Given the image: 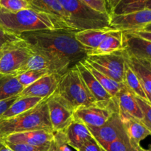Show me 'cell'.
Here are the masks:
<instances>
[{
	"label": "cell",
	"instance_id": "47",
	"mask_svg": "<svg viewBox=\"0 0 151 151\" xmlns=\"http://www.w3.org/2000/svg\"><path fill=\"white\" fill-rule=\"evenodd\" d=\"M25 1H28V2H29V4H30V3H31V1H32V0H25Z\"/></svg>",
	"mask_w": 151,
	"mask_h": 151
},
{
	"label": "cell",
	"instance_id": "1",
	"mask_svg": "<svg viewBox=\"0 0 151 151\" xmlns=\"http://www.w3.org/2000/svg\"><path fill=\"white\" fill-rule=\"evenodd\" d=\"M76 32L69 29H47L23 32L19 36L33 52L41 55L49 62L52 73L61 77L91 51L77 41Z\"/></svg>",
	"mask_w": 151,
	"mask_h": 151
},
{
	"label": "cell",
	"instance_id": "27",
	"mask_svg": "<svg viewBox=\"0 0 151 151\" xmlns=\"http://www.w3.org/2000/svg\"><path fill=\"white\" fill-rule=\"evenodd\" d=\"M32 70H49L51 72L49 62L41 55L35 52L25 61L16 75L24 72Z\"/></svg>",
	"mask_w": 151,
	"mask_h": 151
},
{
	"label": "cell",
	"instance_id": "26",
	"mask_svg": "<svg viewBox=\"0 0 151 151\" xmlns=\"http://www.w3.org/2000/svg\"><path fill=\"white\" fill-rule=\"evenodd\" d=\"M147 0H121L110 15H124L145 10Z\"/></svg>",
	"mask_w": 151,
	"mask_h": 151
},
{
	"label": "cell",
	"instance_id": "32",
	"mask_svg": "<svg viewBox=\"0 0 151 151\" xmlns=\"http://www.w3.org/2000/svg\"><path fill=\"white\" fill-rule=\"evenodd\" d=\"M136 99L143 114L142 122L151 133V103L136 96Z\"/></svg>",
	"mask_w": 151,
	"mask_h": 151
},
{
	"label": "cell",
	"instance_id": "8",
	"mask_svg": "<svg viewBox=\"0 0 151 151\" xmlns=\"http://www.w3.org/2000/svg\"><path fill=\"white\" fill-rule=\"evenodd\" d=\"M88 128L93 138L103 148L126 134L119 112L113 113L109 120L102 126L88 127Z\"/></svg>",
	"mask_w": 151,
	"mask_h": 151
},
{
	"label": "cell",
	"instance_id": "2",
	"mask_svg": "<svg viewBox=\"0 0 151 151\" xmlns=\"http://www.w3.org/2000/svg\"><path fill=\"white\" fill-rule=\"evenodd\" d=\"M0 26L7 32L17 35L31 31L68 29L55 18L32 8L10 12L1 7H0Z\"/></svg>",
	"mask_w": 151,
	"mask_h": 151
},
{
	"label": "cell",
	"instance_id": "36",
	"mask_svg": "<svg viewBox=\"0 0 151 151\" xmlns=\"http://www.w3.org/2000/svg\"><path fill=\"white\" fill-rule=\"evenodd\" d=\"M137 75L138 77L139 80V82L141 83L143 91H144L145 94L147 97V102L151 103V81L147 78L142 76V75Z\"/></svg>",
	"mask_w": 151,
	"mask_h": 151
},
{
	"label": "cell",
	"instance_id": "25",
	"mask_svg": "<svg viewBox=\"0 0 151 151\" xmlns=\"http://www.w3.org/2000/svg\"><path fill=\"white\" fill-rule=\"evenodd\" d=\"M123 83L136 96L147 101V97H146L144 91H143V88L142 87L141 83H140L137 74L127 64V63L126 65H125V75H124Z\"/></svg>",
	"mask_w": 151,
	"mask_h": 151
},
{
	"label": "cell",
	"instance_id": "20",
	"mask_svg": "<svg viewBox=\"0 0 151 151\" xmlns=\"http://www.w3.org/2000/svg\"><path fill=\"white\" fill-rule=\"evenodd\" d=\"M123 50V32L114 29L103 39L97 48L91 50L88 55L110 54Z\"/></svg>",
	"mask_w": 151,
	"mask_h": 151
},
{
	"label": "cell",
	"instance_id": "43",
	"mask_svg": "<svg viewBox=\"0 0 151 151\" xmlns=\"http://www.w3.org/2000/svg\"><path fill=\"white\" fill-rule=\"evenodd\" d=\"M48 151H57L56 150V147H55V143L53 140L51 142V143H50V145L48 149Z\"/></svg>",
	"mask_w": 151,
	"mask_h": 151
},
{
	"label": "cell",
	"instance_id": "31",
	"mask_svg": "<svg viewBox=\"0 0 151 151\" xmlns=\"http://www.w3.org/2000/svg\"><path fill=\"white\" fill-rule=\"evenodd\" d=\"M0 7L10 12L31 8L30 4L25 0H0Z\"/></svg>",
	"mask_w": 151,
	"mask_h": 151
},
{
	"label": "cell",
	"instance_id": "12",
	"mask_svg": "<svg viewBox=\"0 0 151 151\" xmlns=\"http://www.w3.org/2000/svg\"><path fill=\"white\" fill-rule=\"evenodd\" d=\"M60 76L55 73L46 75L24 88L19 97H37L48 99L51 97L58 88Z\"/></svg>",
	"mask_w": 151,
	"mask_h": 151
},
{
	"label": "cell",
	"instance_id": "15",
	"mask_svg": "<svg viewBox=\"0 0 151 151\" xmlns=\"http://www.w3.org/2000/svg\"><path fill=\"white\" fill-rule=\"evenodd\" d=\"M119 114L131 143L137 148H142L140 142L147 137L151 136L150 131L139 119L121 111H119Z\"/></svg>",
	"mask_w": 151,
	"mask_h": 151
},
{
	"label": "cell",
	"instance_id": "11",
	"mask_svg": "<svg viewBox=\"0 0 151 151\" xmlns=\"http://www.w3.org/2000/svg\"><path fill=\"white\" fill-rule=\"evenodd\" d=\"M114 111L97 105L81 107L75 111L74 118L85 124L87 127H100L109 119Z\"/></svg>",
	"mask_w": 151,
	"mask_h": 151
},
{
	"label": "cell",
	"instance_id": "3",
	"mask_svg": "<svg viewBox=\"0 0 151 151\" xmlns=\"http://www.w3.org/2000/svg\"><path fill=\"white\" fill-rule=\"evenodd\" d=\"M54 94L70 107L74 112L81 107L97 105L76 65L60 77Z\"/></svg>",
	"mask_w": 151,
	"mask_h": 151
},
{
	"label": "cell",
	"instance_id": "10",
	"mask_svg": "<svg viewBox=\"0 0 151 151\" xmlns=\"http://www.w3.org/2000/svg\"><path fill=\"white\" fill-rule=\"evenodd\" d=\"M151 23V10H139L124 15H110L112 28L122 32L141 30Z\"/></svg>",
	"mask_w": 151,
	"mask_h": 151
},
{
	"label": "cell",
	"instance_id": "46",
	"mask_svg": "<svg viewBox=\"0 0 151 151\" xmlns=\"http://www.w3.org/2000/svg\"><path fill=\"white\" fill-rule=\"evenodd\" d=\"M140 151H151V145H150V147H149V148L147 149V150H146V149H144V148H142Z\"/></svg>",
	"mask_w": 151,
	"mask_h": 151
},
{
	"label": "cell",
	"instance_id": "18",
	"mask_svg": "<svg viewBox=\"0 0 151 151\" xmlns=\"http://www.w3.org/2000/svg\"><path fill=\"white\" fill-rule=\"evenodd\" d=\"M63 131L69 145L77 151L87 140L92 138L88 127L75 118Z\"/></svg>",
	"mask_w": 151,
	"mask_h": 151
},
{
	"label": "cell",
	"instance_id": "39",
	"mask_svg": "<svg viewBox=\"0 0 151 151\" xmlns=\"http://www.w3.org/2000/svg\"><path fill=\"white\" fill-rule=\"evenodd\" d=\"M18 97H19V96H16V97L7 99V100H1V101H0V118H1V116L4 114V112L10 107V106L14 103V101L18 98Z\"/></svg>",
	"mask_w": 151,
	"mask_h": 151
},
{
	"label": "cell",
	"instance_id": "4",
	"mask_svg": "<svg viewBox=\"0 0 151 151\" xmlns=\"http://www.w3.org/2000/svg\"><path fill=\"white\" fill-rule=\"evenodd\" d=\"M47 100L18 116L0 119V139L15 133L37 130L52 131Z\"/></svg>",
	"mask_w": 151,
	"mask_h": 151
},
{
	"label": "cell",
	"instance_id": "6",
	"mask_svg": "<svg viewBox=\"0 0 151 151\" xmlns=\"http://www.w3.org/2000/svg\"><path fill=\"white\" fill-rule=\"evenodd\" d=\"M33 53L29 44L20 36L6 42L0 50V74L16 75Z\"/></svg>",
	"mask_w": 151,
	"mask_h": 151
},
{
	"label": "cell",
	"instance_id": "9",
	"mask_svg": "<svg viewBox=\"0 0 151 151\" xmlns=\"http://www.w3.org/2000/svg\"><path fill=\"white\" fill-rule=\"evenodd\" d=\"M47 104L52 131H64L73 120L74 111L55 94L47 99Z\"/></svg>",
	"mask_w": 151,
	"mask_h": 151
},
{
	"label": "cell",
	"instance_id": "45",
	"mask_svg": "<svg viewBox=\"0 0 151 151\" xmlns=\"http://www.w3.org/2000/svg\"><path fill=\"white\" fill-rule=\"evenodd\" d=\"M142 30H145V31H147V32H151V23L148 24L147 25H146L144 28H143Z\"/></svg>",
	"mask_w": 151,
	"mask_h": 151
},
{
	"label": "cell",
	"instance_id": "24",
	"mask_svg": "<svg viewBox=\"0 0 151 151\" xmlns=\"http://www.w3.org/2000/svg\"><path fill=\"white\" fill-rule=\"evenodd\" d=\"M83 63L86 66V67L88 68V70L91 72V73L94 76V78L98 81V82L101 84L102 86L108 91L109 94L112 97L114 98L116 97V95L117 94V93L120 91L121 88L124 86L123 83H118L116 81H114L111 78H109V77L106 76V75H103L102 73H100V72H98L97 70H96L94 68H93L92 66H90L85 60H82Z\"/></svg>",
	"mask_w": 151,
	"mask_h": 151
},
{
	"label": "cell",
	"instance_id": "7",
	"mask_svg": "<svg viewBox=\"0 0 151 151\" xmlns=\"http://www.w3.org/2000/svg\"><path fill=\"white\" fill-rule=\"evenodd\" d=\"M76 66L88 91L95 100L97 106L111 109L114 111L119 112V109L115 98L112 97L102 86L101 84L94 78L88 68L86 67L85 65L83 63L82 60L76 64Z\"/></svg>",
	"mask_w": 151,
	"mask_h": 151
},
{
	"label": "cell",
	"instance_id": "49",
	"mask_svg": "<svg viewBox=\"0 0 151 151\" xmlns=\"http://www.w3.org/2000/svg\"><path fill=\"white\" fill-rule=\"evenodd\" d=\"M1 139H0V145H1Z\"/></svg>",
	"mask_w": 151,
	"mask_h": 151
},
{
	"label": "cell",
	"instance_id": "16",
	"mask_svg": "<svg viewBox=\"0 0 151 151\" xmlns=\"http://www.w3.org/2000/svg\"><path fill=\"white\" fill-rule=\"evenodd\" d=\"M125 58L126 52L125 50L104 55H88L86 58L90 61L95 63L111 72L116 74L124 79L125 71Z\"/></svg>",
	"mask_w": 151,
	"mask_h": 151
},
{
	"label": "cell",
	"instance_id": "42",
	"mask_svg": "<svg viewBox=\"0 0 151 151\" xmlns=\"http://www.w3.org/2000/svg\"><path fill=\"white\" fill-rule=\"evenodd\" d=\"M0 151H13V150H11L9 147H7V146L4 144L3 140L1 139V145H0Z\"/></svg>",
	"mask_w": 151,
	"mask_h": 151
},
{
	"label": "cell",
	"instance_id": "37",
	"mask_svg": "<svg viewBox=\"0 0 151 151\" xmlns=\"http://www.w3.org/2000/svg\"><path fill=\"white\" fill-rule=\"evenodd\" d=\"M102 147L94 138L87 140L78 151H101Z\"/></svg>",
	"mask_w": 151,
	"mask_h": 151
},
{
	"label": "cell",
	"instance_id": "17",
	"mask_svg": "<svg viewBox=\"0 0 151 151\" xmlns=\"http://www.w3.org/2000/svg\"><path fill=\"white\" fill-rule=\"evenodd\" d=\"M31 8L42 12L55 18L65 25L68 29H73L70 24V18L58 0H32Z\"/></svg>",
	"mask_w": 151,
	"mask_h": 151
},
{
	"label": "cell",
	"instance_id": "48",
	"mask_svg": "<svg viewBox=\"0 0 151 151\" xmlns=\"http://www.w3.org/2000/svg\"><path fill=\"white\" fill-rule=\"evenodd\" d=\"M101 151H106V150H105V149L103 148V147H102V148H101Z\"/></svg>",
	"mask_w": 151,
	"mask_h": 151
},
{
	"label": "cell",
	"instance_id": "38",
	"mask_svg": "<svg viewBox=\"0 0 151 151\" xmlns=\"http://www.w3.org/2000/svg\"><path fill=\"white\" fill-rule=\"evenodd\" d=\"M18 38H19V35L7 32L4 28L0 26V50L6 42L11 41V40L16 39Z\"/></svg>",
	"mask_w": 151,
	"mask_h": 151
},
{
	"label": "cell",
	"instance_id": "21",
	"mask_svg": "<svg viewBox=\"0 0 151 151\" xmlns=\"http://www.w3.org/2000/svg\"><path fill=\"white\" fill-rule=\"evenodd\" d=\"M114 29H115L110 27L77 31L75 38L80 44L92 50L97 48L103 39Z\"/></svg>",
	"mask_w": 151,
	"mask_h": 151
},
{
	"label": "cell",
	"instance_id": "5",
	"mask_svg": "<svg viewBox=\"0 0 151 151\" xmlns=\"http://www.w3.org/2000/svg\"><path fill=\"white\" fill-rule=\"evenodd\" d=\"M58 1L69 14L70 24L75 30L111 27L109 15L103 14L92 10L81 0Z\"/></svg>",
	"mask_w": 151,
	"mask_h": 151
},
{
	"label": "cell",
	"instance_id": "22",
	"mask_svg": "<svg viewBox=\"0 0 151 151\" xmlns=\"http://www.w3.org/2000/svg\"><path fill=\"white\" fill-rule=\"evenodd\" d=\"M45 99L37 97H19L6 111L0 119H8L33 109Z\"/></svg>",
	"mask_w": 151,
	"mask_h": 151
},
{
	"label": "cell",
	"instance_id": "33",
	"mask_svg": "<svg viewBox=\"0 0 151 151\" xmlns=\"http://www.w3.org/2000/svg\"><path fill=\"white\" fill-rule=\"evenodd\" d=\"M3 142L7 147H10L13 151H48L50 145V144H49L41 146H34L26 144H13V143L7 142L4 140Z\"/></svg>",
	"mask_w": 151,
	"mask_h": 151
},
{
	"label": "cell",
	"instance_id": "14",
	"mask_svg": "<svg viewBox=\"0 0 151 151\" xmlns=\"http://www.w3.org/2000/svg\"><path fill=\"white\" fill-rule=\"evenodd\" d=\"M7 142L13 144H26L34 146L49 145L54 139V131L37 130L15 133L1 138Z\"/></svg>",
	"mask_w": 151,
	"mask_h": 151
},
{
	"label": "cell",
	"instance_id": "19",
	"mask_svg": "<svg viewBox=\"0 0 151 151\" xmlns=\"http://www.w3.org/2000/svg\"><path fill=\"white\" fill-rule=\"evenodd\" d=\"M119 111H124L131 116L142 120L143 114L136 99V95L124 85L114 97Z\"/></svg>",
	"mask_w": 151,
	"mask_h": 151
},
{
	"label": "cell",
	"instance_id": "44",
	"mask_svg": "<svg viewBox=\"0 0 151 151\" xmlns=\"http://www.w3.org/2000/svg\"><path fill=\"white\" fill-rule=\"evenodd\" d=\"M145 9H147V10H151V0H147L145 3Z\"/></svg>",
	"mask_w": 151,
	"mask_h": 151
},
{
	"label": "cell",
	"instance_id": "13",
	"mask_svg": "<svg viewBox=\"0 0 151 151\" xmlns=\"http://www.w3.org/2000/svg\"><path fill=\"white\" fill-rule=\"evenodd\" d=\"M123 48L128 56L151 63V41L131 32H123Z\"/></svg>",
	"mask_w": 151,
	"mask_h": 151
},
{
	"label": "cell",
	"instance_id": "30",
	"mask_svg": "<svg viewBox=\"0 0 151 151\" xmlns=\"http://www.w3.org/2000/svg\"><path fill=\"white\" fill-rule=\"evenodd\" d=\"M50 73L52 72L49 70H32L24 72L16 76L17 77L19 83L23 86L24 88H26L28 86L31 85L38 79L42 78L43 76Z\"/></svg>",
	"mask_w": 151,
	"mask_h": 151
},
{
	"label": "cell",
	"instance_id": "23",
	"mask_svg": "<svg viewBox=\"0 0 151 151\" xmlns=\"http://www.w3.org/2000/svg\"><path fill=\"white\" fill-rule=\"evenodd\" d=\"M24 88L16 75H0V101L19 96Z\"/></svg>",
	"mask_w": 151,
	"mask_h": 151
},
{
	"label": "cell",
	"instance_id": "50",
	"mask_svg": "<svg viewBox=\"0 0 151 151\" xmlns=\"http://www.w3.org/2000/svg\"><path fill=\"white\" fill-rule=\"evenodd\" d=\"M0 75H1V74H0Z\"/></svg>",
	"mask_w": 151,
	"mask_h": 151
},
{
	"label": "cell",
	"instance_id": "34",
	"mask_svg": "<svg viewBox=\"0 0 151 151\" xmlns=\"http://www.w3.org/2000/svg\"><path fill=\"white\" fill-rule=\"evenodd\" d=\"M81 1L92 10L98 13L110 16V12L106 0H81Z\"/></svg>",
	"mask_w": 151,
	"mask_h": 151
},
{
	"label": "cell",
	"instance_id": "35",
	"mask_svg": "<svg viewBox=\"0 0 151 151\" xmlns=\"http://www.w3.org/2000/svg\"><path fill=\"white\" fill-rule=\"evenodd\" d=\"M54 141L57 151H72L71 147L68 144L64 131L54 132Z\"/></svg>",
	"mask_w": 151,
	"mask_h": 151
},
{
	"label": "cell",
	"instance_id": "29",
	"mask_svg": "<svg viewBox=\"0 0 151 151\" xmlns=\"http://www.w3.org/2000/svg\"><path fill=\"white\" fill-rule=\"evenodd\" d=\"M142 148L139 149L136 147L131 143L127 134H124L104 147L106 151H140Z\"/></svg>",
	"mask_w": 151,
	"mask_h": 151
},
{
	"label": "cell",
	"instance_id": "40",
	"mask_svg": "<svg viewBox=\"0 0 151 151\" xmlns=\"http://www.w3.org/2000/svg\"><path fill=\"white\" fill-rule=\"evenodd\" d=\"M133 33L136 34L138 36L144 38V39L147 40V41H151V32H147L145 30H136V31H131Z\"/></svg>",
	"mask_w": 151,
	"mask_h": 151
},
{
	"label": "cell",
	"instance_id": "41",
	"mask_svg": "<svg viewBox=\"0 0 151 151\" xmlns=\"http://www.w3.org/2000/svg\"><path fill=\"white\" fill-rule=\"evenodd\" d=\"M121 0H106L110 13H111V12L112 10L115 8V7H116V6L119 4V2Z\"/></svg>",
	"mask_w": 151,
	"mask_h": 151
},
{
	"label": "cell",
	"instance_id": "28",
	"mask_svg": "<svg viewBox=\"0 0 151 151\" xmlns=\"http://www.w3.org/2000/svg\"><path fill=\"white\" fill-rule=\"evenodd\" d=\"M125 61L137 75H142L151 81V63L146 60H138L128 56L126 53Z\"/></svg>",
	"mask_w": 151,
	"mask_h": 151
}]
</instances>
